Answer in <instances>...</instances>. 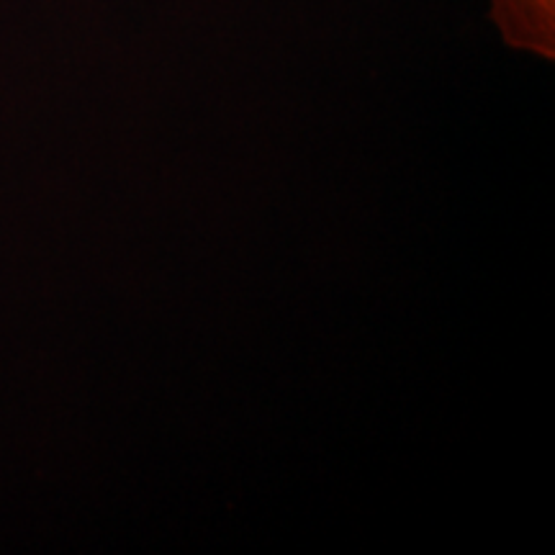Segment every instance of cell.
I'll return each instance as SVG.
<instances>
[{
    "label": "cell",
    "mask_w": 555,
    "mask_h": 555,
    "mask_svg": "<svg viewBox=\"0 0 555 555\" xmlns=\"http://www.w3.org/2000/svg\"><path fill=\"white\" fill-rule=\"evenodd\" d=\"M489 16L509 50L555 57V0H489Z\"/></svg>",
    "instance_id": "cell-1"
}]
</instances>
